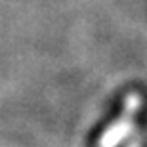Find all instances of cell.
<instances>
[{"instance_id":"6da1fadb","label":"cell","mask_w":147,"mask_h":147,"mask_svg":"<svg viewBox=\"0 0 147 147\" xmlns=\"http://www.w3.org/2000/svg\"><path fill=\"white\" fill-rule=\"evenodd\" d=\"M140 105H142L140 94H136V92L128 94V96H126V101H124V109H122L120 117L103 132V136H101L98 145L99 147H117L128 134H132L134 119H136V113H138V109H140Z\"/></svg>"}]
</instances>
